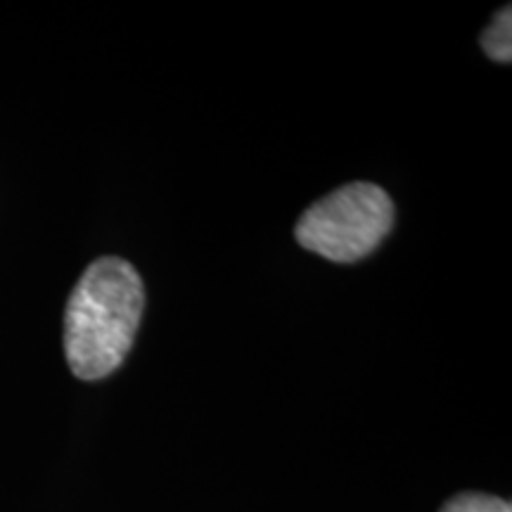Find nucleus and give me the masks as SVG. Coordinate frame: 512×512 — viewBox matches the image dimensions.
I'll return each instance as SVG.
<instances>
[{"label": "nucleus", "mask_w": 512, "mask_h": 512, "mask_svg": "<svg viewBox=\"0 0 512 512\" xmlns=\"http://www.w3.org/2000/svg\"><path fill=\"white\" fill-rule=\"evenodd\" d=\"M441 512H512L510 503L503 498L486 494H460L444 503Z\"/></svg>", "instance_id": "obj_4"}, {"label": "nucleus", "mask_w": 512, "mask_h": 512, "mask_svg": "<svg viewBox=\"0 0 512 512\" xmlns=\"http://www.w3.org/2000/svg\"><path fill=\"white\" fill-rule=\"evenodd\" d=\"M145 287L136 268L119 256L93 261L76 283L64 311V354L81 380L114 373L136 339Z\"/></svg>", "instance_id": "obj_1"}, {"label": "nucleus", "mask_w": 512, "mask_h": 512, "mask_svg": "<svg viewBox=\"0 0 512 512\" xmlns=\"http://www.w3.org/2000/svg\"><path fill=\"white\" fill-rule=\"evenodd\" d=\"M392 226V197L375 183H349L306 209L294 238L323 259L351 264L373 252Z\"/></svg>", "instance_id": "obj_2"}, {"label": "nucleus", "mask_w": 512, "mask_h": 512, "mask_svg": "<svg viewBox=\"0 0 512 512\" xmlns=\"http://www.w3.org/2000/svg\"><path fill=\"white\" fill-rule=\"evenodd\" d=\"M484 53L496 62L508 64L512 60V12L510 5L496 12L489 27L482 34Z\"/></svg>", "instance_id": "obj_3"}]
</instances>
